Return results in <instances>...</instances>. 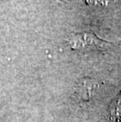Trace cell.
I'll use <instances>...</instances> for the list:
<instances>
[{
	"instance_id": "obj_5",
	"label": "cell",
	"mask_w": 121,
	"mask_h": 122,
	"mask_svg": "<svg viewBox=\"0 0 121 122\" xmlns=\"http://www.w3.org/2000/svg\"><path fill=\"white\" fill-rule=\"evenodd\" d=\"M4 1H6V0H0V3H1V2H3Z\"/></svg>"
},
{
	"instance_id": "obj_4",
	"label": "cell",
	"mask_w": 121,
	"mask_h": 122,
	"mask_svg": "<svg viewBox=\"0 0 121 122\" xmlns=\"http://www.w3.org/2000/svg\"><path fill=\"white\" fill-rule=\"evenodd\" d=\"M68 3H81L95 7H105L112 0H61Z\"/></svg>"
},
{
	"instance_id": "obj_2",
	"label": "cell",
	"mask_w": 121,
	"mask_h": 122,
	"mask_svg": "<svg viewBox=\"0 0 121 122\" xmlns=\"http://www.w3.org/2000/svg\"><path fill=\"white\" fill-rule=\"evenodd\" d=\"M98 87L97 83L92 79H85L77 85L76 95L83 102H90L95 95V91Z\"/></svg>"
},
{
	"instance_id": "obj_1",
	"label": "cell",
	"mask_w": 121,
	"mask_h": 122,
	"mask_svg": "<svg viewBox=\"0 0 121 122\" xmlns=\"http://www.w3.org/2000/svg\"><path fill=\"white\" fill-rule=\"evenodd\" d=\"M68 41L72 48L79 51H103L106 49L109 45L113 44L99 38L95 33L89 32L73 33L69 36Z\"/></svg>"
},
{
	"instance_id": "obj_3",
	"label": "cell",
	"mask_w": 121,
	"mask_h": 122,
	"mask_svg": "<svg viewBox=\"0 0 121 122\" xmlns=\"http://www.w3.org/2000/svg\"><path fill=\"white\" fill-rule=\"evenodd\" d=\"M109 122H121V91L110 103Z\"/></svg>"
}]
</instances>
